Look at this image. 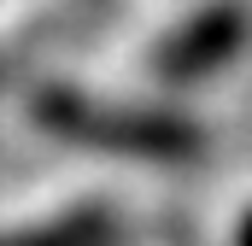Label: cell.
<instances>
[{
    "mask_svg": "<svg viewBox=\"0 0 252 246\" xmlns=\"http://www.w3.org/2000/svg\"><path fill=\"white\" fill-rule=\"evenodd\" d=\"M235 246H252V205L241 211V223H235Z\"/></svg>",
    "mask_w": 252,
    "mask_h": 246,
    "instance_id": "obj_4",
    "label": "cell"
},
{
    "mask_svg": "<svg viewBox=\"0 0 252 246\" xmlns=\"http://www.w3.org/2000/svg\"><path fill=\"white\" fill-rule=\"evenodd\" d=\"M247 30H252V18H247L241 0H211V6H199L193 18L170 24V30L158 35L153 70H158L164 82H199V76L223 70V64L241 53Z\"/></svg>",
    "mask_w": 252,
    "mask_h": 246,
    "instance_id": "obj_2",
    "label": "cell"
},
{
    "mask_svg": "<svg viewBox=\"0 0 252 246\" xmlns=\"http://www.w3.org/2000/svg\"><path fill=\"white\" fill-rule=\"evenodd\" d=\"M0 246H112V217L106 211H64V217L30 223L18 235H0Z\"/></svg>",
    "mask_w": 252,
    "mask_h": 246,
    "instance_id": "obj_3",
    "label": "cell"
},
{
    "mask_svg": "<svg viewBox=\"0 0 252 246\" xmlns=\"http://www.w3.org/2000/svg\"><path fill=\"white\" fill-rule=\"evenodd\" d=\"M30 118L47 135H59L70 147L88 153H112V158H135V164H188L205 153L199 123L164 106H129L94 88H70V82H47L30 100Z\"/></svg>",
    "mask_w": 252,
    "mask_h": 246,
    "instance_id": "obj_1",
    "label": "cell"
}]
</instances>
